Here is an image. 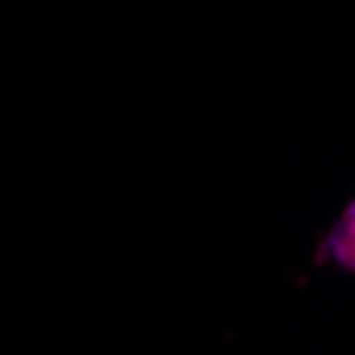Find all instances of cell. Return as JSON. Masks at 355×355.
<instances>
[{
	"label": "cell",
	"instance_id": "6da1fadb",
	"mask_svg": "<svg viewBox=\"0 0 355 355\" xmlns=\"http://www.w3.org/2000/svg\"><path fill=\"white\" fill-rule=\"evenodd\" d=\"M326 254H330V262L343 266V271H355V199L338 216V225H334V233L326 241Z\"/></svg>",
	"mask_w": 355,
	"mask_h": 355
}]
</instances>
